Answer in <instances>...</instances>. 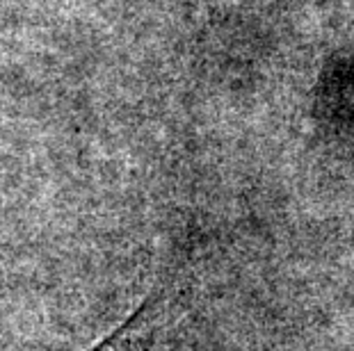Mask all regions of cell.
I'll use <instances>...</instances> for the list:
<instances>
[{
  "label": "cell",
  "mask_w": 354,
  "mask_h": 351,
  "mask_svg": "<svg viewBox=\"0 0 354 351\" xmlns=\"http://www.w3.org/2000/svg\"><path fill=\"white\" fill-rule=\"evenodd\" d=\"M160 303H162V294L156 290V292L149 294L122 324L117 328H112L105 338L94 342V345L87 347L85 351H138L145 333L153 326L158 312H160Z\"/></svg>",
  "instance_id": "1"
}]
</instances>
